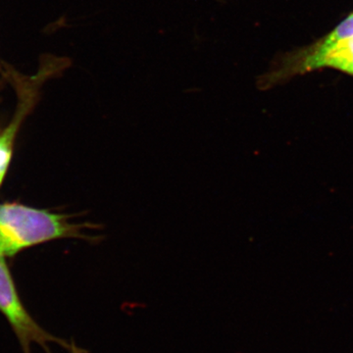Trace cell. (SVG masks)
Segmentation results:
<instances>
[{
	"mask_svg": "<svg viewBox=\"0 0 353 353\" xmlns=\"http://www.w3.org/2000/svg\"><path fill=\"white\" fill-rule=\"evenodd\" d=\"M69 218L21 204H0V255L10 256L29 246L58 239H82L92 243L104 240L103 236L83 233L85 230H101V225L75 224Z\"/></svg>",
	"mask_w": 353,
	"mask_h": 353,
	"instance_id": "1",
	"label": "cell"
},
{
	"mask_svg": "<svg viewBox=\"0 0 353 353\" xmlns=\"http://www.w3.org/2000/svg\"><path fill=\"white\" fill-rule=\"evenodd\" d=\"M334 69L353 77V37L329 46L314 43L288 53L275 69L261 77L259 87L270 88L284 83L296 76L320 69Z\"/></svg>",
	"mask_w": 353,
	"mask_h": 353,
	"instance_id": "2",
	"label": "cell"
},
{
	"mask_svg": "<svg viewBox=\"0 0 353 353\" xmlns=\"http://www.w3.org/2000/svg\"><path fill=\"white\" fill-rule=\"evenodd\" d=\"M4 259L6 256L0 255V312L10 324L23 352L31 353L32 345L34 343L41 345L46 352L51 353L48 343H57L70 353H87L75 343L57 338L39 326L21 301Z\"/></svg>",
	"mask_w": 353,
	"mask_h": 353,
	"instance_id": "3",
	"label": "cell"
}]
</instances>
